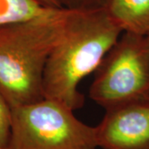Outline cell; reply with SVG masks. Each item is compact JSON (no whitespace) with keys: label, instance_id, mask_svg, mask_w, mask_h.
Segmentation results:
<instances>
[{"label":"cell","instance_id":"7","mask_svg":"<svg viewBox=\"0 0 149 149\" xmlns=\"http://www.w3.org/2000/svg\"><path fill=\"white\" fill-rule=\"evenodd\" d=\"M51 8L37 0H0V26L30 19Z\"/></svg>","mask_w":149,"mask_h":149},{"label":"cell","instance_id":"4","mask_svg":"<svg viewBox=\"0 0 149 149\" xmlns=\"http://www.w3.org/2000/svg\"><path fill=\"white\" fill-rule=\"evenodd\" d=\"M104 109L149 96V45L146 36L123 32L95 71L89 91Z\"/></svg>","mask_w":149,"mask_h":149},{"label":"cell","instance_id":"5","mask_svg":"<svg viewBox=\"0 0 149 149\" xmlns=\"http://www.w3.org/2000/svg\"><path fill=\"white\" fill-rule=\"evenodd\" d=\"M95 127L103 149H149V96L105 109Z\"/></svg>","mask_w":149,"mask_h":149},{"label":"cell","instance_id":"11","mask_svg":"<svg viewBox=\"0 0 149 149\" xmlns=\"http://www.w3.org/2000/svg\"><path fill=\"white\" fill-rule=\"evenodd\" d=\"M146 38H147V40H148V45H149V33L146 35Z\"/></svg>","mask_w":149,"mask_h":149},{"label":"cell","instance_id":"9","mask_svg":"<svg viewBox=\"0 0 149 149\" xmlns=\"http://www.w3.org/2000/svg\"><path fill=\"white\" fill-rule=\"evenodd\" d=\"M66 9H87L107 7L110 0H57Z\"/></svg>","mask_w":149,"mask_h":149},{"label":"cell","instance_id":"1","mask_svg":"<svg viewBox=\"0 0 149 149\" xmlns=\"http://www.w3.org/2000/svg\"><path fill=\"white\" fill-rule=\"evenodd\" d=\"M106 7L69 9L64 32L47 60L43 95L72 110L84 106L79 85L95 72L123 33Z\"/></svg>","mask_w":149,"mask_h":149},{"label":"cell","instance_id":"6","mask_svg":"<svg viewBox=\"0 0 149 149\" xmlns=\"http://www.w3.org/2000/svg\"><path fill=\"white\" fill-rule=\"evenodd\" d=\"M106 8L123 32L149 33V0H110Z\"/></svg>","mask_w":149,"mask_h":149},{"label":"cell","instance_id":"10","mask_svg":"<svg viewBox=\"0 0 149 149\" xmlns=\"http://www.w3.org/2000/svg\"><path fill=\"white\" fill-rule=\"evenodd\" d=\"M37 1L47 8H62L57 0H37Z\"/></svg>","mask_w":149,"mask_h":149},{"label":"cell","instance_id":"2","mask_svg":"<svg viewBox=\"0 0 149 149\" xmlns=\"http://www.w3.org/2000/svg\"><path fill=\"white\" fill-rule=\"evenodd\" d=\"M69 9L0 26V93L11 108L44 99L47 60L64 32Z\"/></svg>","mask_w":149,"mask_h":149},{"label":"cell","instance_id":"12","mask_svg":"<svg viewBox=\"0 0 149 149\" xmlns=\"http://www.w3.org/2000/svg\"><path fill=\"white\" fill-rule=\"evenodd\" d=\"M0 149H3V148H0Z\"/></svg>","mask_w":149,"mask_h":149},{"label":"cell","instance_id":"3","mask_svg":"<svg viewBox=\"0 0 149 149\" xmlns=\"http://www.w3.org/2000/svg\"><path fill=\"white\" fill-rule=\"evenodd\" d=\"M95 127L74 116V110L52 100L12 108L6 149H97Z\"/></svg>","mask_w":149,"mask_h":149},{"label":"cell","instance_id":"8","mask_svg":"<svg viewBox=\"0 0 149 149\" xmlns=\"http://www.w3.org/2000/svg\"><path fill=\"white\" fill-rule=\"evenodd\" d=\"M12 108L0 93V148L6 149L9 142Z\"/></svg>","mask_w":149,"mask_h":149}]
</instances>
